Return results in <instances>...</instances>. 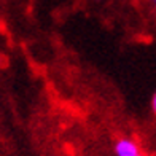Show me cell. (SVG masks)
Masks as SVG:
<instances>
[{
    "mask_svg": "<svg viewBox=\"0 0 156 156\" xmlns=\"http://www.w3.org/2000/svg\"><path fill=\"white\" fill-rule=\"evenodd\" d=\"M150 2H151V3H153V5L156 6V0H150Z\"/></svg>",
    "mask_w": 156,
    "mask_h": 156,
    "instance_id": "obj_3",
    "label": "cell"
},
{
    "mask_svg": "<svg viewBox=\"0 0 156 156\" xmlns=\"http://www.w3.org/2000/svg\"><path fill=\"white\" fill-rule=\"evenodd\" d=\"M139 156H145V154H142V153H140V154H139Z\"/></svg>",
    "mask_w": 156,
    "mask_h": 156,
    "instance_id": "obj_4",
    "label": "cell"
},
{
    "mask_svg": "<svg viewBox=\"0 0 156 156\" xmlns=\"http://www.w3.org/2000/svg\"><path fill=\"white\" fill-rule=\"evenodd\" d=\"M151 108H153V112L156 113V93H154V96H153V99H151Z\"/></svg>",
    "mask_w": 156,
    "mask_h": 156,
    "instance_id": "obj_2",
    "label": "cell"
},
{
    "mask_svg": "<svg viewBox=\"0 0 156 156\" xmlns=\"http://www.w3.org/2000/svg\"><path fill=\"white\" fill-rule=\"evenodd\" d=\"M116 156H139V145L132 139H119L115 145Z\"/></svg>",
    "mask_w": 156,
    "mask_h": 156,
    "instance_id": "obj_1",
    "label": "cell"
}]
</instances>
